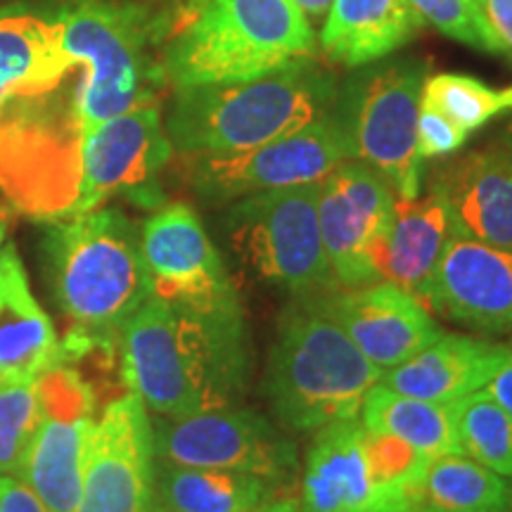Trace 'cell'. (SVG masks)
Instances as JSON below:
<instances>
[{
    "instance_id": "obj_1",
    "label": "cell",
    "mask_w": 512,
    "mask_h": 512,
    "mask_svg": "<svg viewBox=\"0 0 512 512\" xmlns=\"http://www.w3.org/2000/svg\"><path fill=\"white\" fill-rule=\"evenodd\" d=\"M126 387L162 418L240 406L252 375V339L240 297L195 306L152 297L119 335Z\"/></svg>"
},
{
    "instance_id": "obj_2",
    "label": "cell",
    "mask_w": 512,
    "mask_h": 512,
    "mask_svg": "<svg viewBox=\"0 0 512 512\" xmlns=\"http://www.w3.org/2000/svg\"><path fill=\"white\" fill-rule=\"evenodd\" d=\"M43 249L50 290L69 320L64 361L112 354L126 320L152 294L136 221L121 209L98 207L55 221Z\"/></svg>"
},
{
    "instance_id": "obj_3",
    "label": "cell",
    "mask_w": 512,
    "mask_h": 512,
    "mask_svg": "<svg viewBox=\"0 0 512 512\" xmlns=\"http://www.w3.org/2000/svg\"><path fill=\"white\" fill-rule=\"evenodd\" d=\"M316 50L294 0H181L162 15L159 67L174 88L254 79Z\"/></svg>"
},
{
    "instance_id": "obj_4",
    "label": "cell",
    "mask_w": 512,
    "mask_h": 512,
    "mask_svg": "<svg viewBox=\"0 0 512 512\" xmlns=\"http://www.w3.org/2000/svg\"><path fill=\"white\" fill-rule=\"evenodd\" d=\"M337 79L304 57L245 81L176 88L164 128L178 155L252 150L335 110Z\"/></svg>"
},
{
    "instance_id": "obj_5",
    "label": "cell",
    "mask_w": 512,
    "mask_h": 512,
    "mask_svg": "<svg viewBox=\"0 0 512 512\" xmlns=\"http://www.w3.org/2000/svg\"><path fill=\"white\" fill-rule=\"evenodd\" d=\"M380 377L382 370L358 351L318 297L294 299L280 316L264 389L287 430L318 432L330 422L356 418Z\"/></svg>"
},
{
    "instance_id": "obj_6",
    "label": "cell",
    "mask_w": 512,
    "mask_h": 512,
    "mask_svg": "<svg viewBox=\"0 0 512 512\" xmlns=\"http://www.w3.org/2000/svg\"><path fill=\"white\" fill-rule=\"evenodd\" d=\"M81 69L60 83L0 102V195L19 214L62 221L74 214L81 188Z\"/></svg>"
},
{
    "instance_id": "obj_7",
    "label": "cell",
    "mask_w": 512,
    "mask_h": 512,
    "mask_svg": "<svg viewBox=\"0 0 512 512\" xmlns=\"http://www.w3.org/2000/svg\"><path fill=\"white\" fill-rule=\"evenodd\" d=\"M62 46L81 69L79 112L83 131L157 102L162 15L128 0H72L57 10Z\"/></svg>"
},
{
    "instance_id": "obj_8",
    "label": "cell",
    "mask_w": 512,
    "mask_h": 512,
    "mask_svg": "<svg viewBox=\"0 0 512 512\" xmlns=\"http://www.w3.org/2000/svg\"><path fill=\"white\" fill-rule=\"evenodd\" d=\"M427 64L392 60L366 64L337 93L335 117L347 133L351 155L375 166L399 200L422 192L425 166L415 145Z\"/></svg>"
},
{
    "instance_id": "obj_9",
    "label": "cell",
    "mask_w": 512,
    "mask_h": 512,
    "mask_svg": "<svg viewBox=\"0 0 512 512\" xmlns=\"http://www.w3.org/2000/svg\"><path fill=\"white\" fill-rule=\"evenodd\" d=\"M226 230L242 264L275 290L306 299L339 287L320 238L318 183L242 197Z\"/></svg>"
},
{
    "instance_id": "obj_10",
    "label": "cell",
    "mask_w": 512,
    "mask_h": 512,
    "mask_svg": "<svg viewBox=\"0 0 512 512\" xmlns=\"http://www.w3.org/2000/svg\"><path fill=\"white\" fill-rule=\"evenodd\" d=\"M344 159H354L349 138L335 112H330L299 131L252 150L181 155L178 169L202 200L230 204L259 192L318 183Z\"/></svg>"
},
{
    "instance_id": "obj_11",
    "label": "cell",
    "mask_w": 512,
    "mask_h": 512,
    "mask_svg": "<svg viewBox=\"0 0 512 512\" xmlns=\"http://www.w3.org/2000/svg\"><path fill=\"white\" fill-rule=\"evenodd\" d=\"M152 430L155 456L162 463L252 472L280 486L297 472V446L271 420L249 408L159 418Z\"/></svg>"
},
{
    "instance_id": "obj_12",
    "label": "cell",
    "mask_w": 512,
    "mask_h": 512,
    "mask_svg": "<svg viewBox=\"0 0 512 512\" xmlns=\"http://www.w3.org/2000/svg\"><path fill=\"white\" fill-rule=\"evenodd\" d=\"M174 157L159 102L102 121L83 138L81 188L74 214H86L110 197H128L140 207L162 202L159 174Z\"/></svg>"
},
{
    "instance_id": "obj_13",
    "label": "cell",
    "mask_w": 512,
    "mask_h": 512,
    "mask_svg": "<svg viewBox=\"0 0 512 512\" xmlns=\"http://www.w3.org/2000/svg\"><path fill=\"white\" fill-rule=\"evenodd\" d=\"M396 192L375 166L344 159L318 181V226L339 287L380 280L377 254L394 221Z\"/></svg>"
},
{
    "instance_id": "obj_14",
    "label": "cell",
    "mask_w": 512,
    "mask_h": 512,
    "mask_svg": "<svg viewBox=\"0 0 512 512\" xmlns=\"http://www.w3.org/2000/svg\"><path fill=\"white\" fill-rule=\"evenodd\" d=\"M155 430L147 406L128 392L95 420L76 512H150L155 503Z\"/></svg>"
},
{
    "instance_id": "obj_15",
    "label": "cell",
    "mask_w": 512,
    "mask_h": 512,
    "mask_svg": "<svg viewBox=\"0 0 512 512\" xmlns=\"http://www.w3.org/2000/svg\"><path fill=\"white\" fill-rule=\"evenodd\" d=\"M140 249L152 297L195 306L238 299L219 249L190 204L171 202L159 207L140 226Z\"/></svg>"
},
{
    "instance_id": "obj_16",
    "label": "cell",
    "mask_w": 512,
    "mask_h": 512,
    "mask_svg": "<svg viewBox=\"0 0 512 512\" xmlns=\"http://www.w3.org/2000/svg\"><path fill=\"white\" fill-rule=\"evenodd\" d=\"M318 302L382 373L401 366L441 335L418 294L389 280L332 290L320 294Z\"/></svg>"
},
{
    "instance_id": "obj_17",
    "label": "cell",
    "mask_w": 512,
    "mask_h": 512,
    "mask_svg": "<svg viewBox=\"0 0 512 512\" xmlns=\"http://www.w3.org/2000/svg\"><path fill=\"white\" fill-rule=\"evenodd\" d=\"M422 302L470 330L512 332V252L456 235Z\"/></svg>"
},
{
    "instance_id": "obj_18",
    "label": "cell",
    "mask_w": 512,
    "mask_h": 512,
    "mask_svg": "<svg viewBox=\"0 0 512 512\" xmlns=\"http://www.w3.org/2000/svg\"><path fill=\"white\" fill-rule=\"evenodd\" d=\"M458 235L512 252V152L501 145L472 150L434 171Z\"/></svg>"
},
{
    "instance_id": "obj_19",
    "label": "cell",
    "mask_w": 512,
    "mask_h": 512,
    "mask_svg": "<svg viewBox=\"0 0 512 512\" xmlns=\"http://www.w3.org/2000/svg\"><path fill=\"white\" fill-rule=\"evenodd\" d=\"M62 363V339L31 292L15 245L0 252V387L36 382Z\"/></svg>"
},
{
    "instance_id": "obj_20",
    "label": "cell",
    "mask_w": 512,
    "mask_h": 512,
    "mask_svg": "<svg viewBox=\"0 0 512 512\" xmlns=\"http://www.w3.org/2000/svg\"><path fill=\"white\" fill-rule=\"evenodd\" d=\"M508 349L489 339L441 332L413 358L384 370L380 384L415 399L451 403L484 389L501 368Z\"/></svg>"
},
{
    "instance_id": "obj_21",
    "label": "cell",
    "mask_w": 512,
    "mask_h": 512,
    "mask_svg": "<svg viewBox=\"0 0 512 512\" xmlns=\"http://www.w3.org/2000/svg\"><path fill=\"white\" fill-rule=\"evenodd\" d=\"M361 418L320 427L306 451L302 475V512H373Z\"/></svg>"
},
{
    "instance_id": "obj_22",
    "label": "cell",
    "mask_w": 512,
    "mask_h": 512,
    "mask_svg": "<svg viewBox=\"0 0 512 512\" xmlns=\"http://www.w3.org/2000/svg\"><path fill=\"white\" fill-rule=\"evenodd\" d=\"M451 207L446 195L430 181L425 195L415 200H396L394 221L377 254L380 280L401 285L425 299L427 287L448 240L456 238Z\"/></svg>"
},
{
    "instance_id": "obj_23",
    "label": "cell",
    "mask_w": 512,
    "mask_h": 512,
    "mask_svg": "<svg viewBox=\"0 0 512 512\" xmlns=\"http://www.w3.org/2000/svg\"><path fill=\"white\" fill-rule=\"evenodd\" d=\"M425 27L408 0H332L320 48L349 69L387 60Z\"/></svg>"
},
{
    "instance_id": "obj_24",
    "label": "cell",
    "mask_w": 512,
    "mask_h": 512,
    "mask_svg": "<svg viewBox=\"0 0 512 512\" xmlns=\"http://www.w3.org/2000/svg\"><path fill=\"white\" fill-rule=\"evenodd\" d=\"M74 67L64 53L57 12L48 15L27 5L0 8V102L55 86Z\"/></svg>"
},
{
    "instance_id": "obj_25",
    "label": "cell",
    "mask_w": 512,
    "mask_h": 512,
    "mask_svg": "<svg viewBox=\"0 0 512 512\" xmlns=\"http://www.w3.org/2000/svg\"><path fill=\"white\" fill-rule=\"evenodd\" d=\"M95 418H43L19 479L27 482L48 512H76L83 494V472Z\"/></svg>"
},
{
    "instance_id": "obj_26",
    "label": "cell",
    "mask_w": 512,
    "mask_h": 512,
    "mask_svg": "<svg viewBox=\"0 0 512 512\" xmlns=\"http://www.w3.org/2000/svg\"><path fill=\"white\" fill-rule=\"evenodd\" d=\"M280 484L238 470L183 467L157 460L155 501L174 512H249L273 498Z\"/></svg>"
},
{
    "instance_id": "obj_27",
    "label": "cell",
    "mask_w": 512,
    "mask_h": 512,
    "mask_svg": "<svg viewBox=\"0 0 512 512\" xmlns=\"http://www.w3.org/2000/svg\"><path fill=\"white\" fill-rule=\"evenodd\" d=\"M361 422L368 432L392 434L430 458L463 456L453 401L415 399L377 382L363 399Z\"/></svg>"
},
{
    "instance_id": "obj_28",
    "label": "cell",
    "mask_w": 512,
    "mask_h": 512,
    "mask_svg": "<svg viewBox=\"0 0 512 512\" xmlns=\"http://www.w3.org/2000/svg\"><path fill=\"white\" fill-rule=\"evenodd\" d=\"M420 508L430 512H512V482L467 456L434 458Z\"/></svg>"
},
{
    "instance_id": "obj_29",
    "label": "cell",
    "mask_w": 512,
    "mask_h": 512,
    "mask_svg": "<svg viewBox=\"0 0 512 512\" xmlns=\"http://www.w3.org/2000/svg\"><path fill=\"white\" fill-rule=\"evenodd\" d=\"M370 482H373V512L420 510L422 482L432 460L427 453L392 437V434H363Z\"/></svg>"
},
{
    "instance_id": "obj_30",
    "label": "cell",
    "mask_w": 512,
    "mask_h": 512,
    "mask_svg": "<svg viewBox=\"0 0 512 512\" xmlns=\"http://www.w3.org/2000/svg\"><path fill=\"white\" fill-rule=\"evenodd\" d=\"M463 456L512 482V415L484 389L453 401Z\"/></svg>"
},
{
    "instance_id": "obj_31",
    "label": "cell",
    "mask_w": 512,
    "mask_h": 512,
    "mask_svg": "<svg viewBox=\"0 0 512 512\" xmlns=\"http://www.w3.org/2000/svg\"><path fill=\"white\" fill-rule=\"evenodd\" d=\"M422 102L439 110L463 131L472 133L512 110V86L491 88L467 74H432L422 86Z\"/></svg>"
},
{
    "instance_id": "obj_32",
    "label": "cell",
    "mask_w": 512,
    "mask_h": 512,
    "mask_svg": "<svg viewBox=\"0 0 512 512\" xmlns=\"http://www.w3.org/2000/svg\"><path fill=\"white\" fill-rule=\"evenodd\" d=\"M41 422L34 382L0 387V475H19Z\"/></svg>"
},
{
    "instance_id": "obj_33",
    "label": "cell",
    "mask_w": 512,
    "mask_h": 512,
    "mask_svg": "<svg viewBox=\"0 0 512 512\" xmlns=\"http://www.w3.org/2000/svg\"><path fill=\"white\" fill-rule=\"evenodd\" d=\"M34 384L43 418H95V392L76 368L60 363L38 377Z\"/></svg>"
},
{
    "instance_id": "obj_34",
    "label": "cell",
    "mask_w": 512,
    "mask_h": 512,
    "mask_svg": "<svg viewBox=\"0 0 512 512\" xmlns=\"http://www.w3.org/2000/svg\"><path fill=\"white\" fill-rule=\"evenodd\" d=\"M408 5L422 19V24H430L465 46L494 53L479 17L477 0H408Z\"/></svg>"
},
{
    "instance_id": "obj_35",
    "label": "cell",
    "mask_w": 512,
    "mask_h": 512,
    "mask_svg": "<svg viewBox=\"0 0 512 512\" xmlns=\"http://www.w3.org/2000/svg\"><path fill=\"white\" fill-rule=\"evenodd\" d=\"M470 133L463 131L458 124L444 117L434 107L420 105L418 114V131H415V145H418V155L422 159H439L456 155Z\"/></svg>"
},
{
    "instance_id": "obj_36",
    "label": "cell",
    "mask_w": 512,
    "mask_h": 512,
    "mask_svg": "<svg viewBox=\"0 0 512 512\" xmlns=\"http://www.w3.org/2000/svg\"><path fill=\"white\" fill-rule=\"evenodd\" d=\"M477 8L491 50L512 57V0H477Z\"/></svg>"
},
{
    "instance_id": "obj_37",
    "label": "cell",
    "mask_w": 512,
    "mask_h": 512,
    "mask_svg": "<svg viewBox=\"0 0 512 512\" xmlns=\"http://www.w3.org/2000/svg\"><path fill=\"white\" fill-rule=\"evenodd\" d=\"M0 512H48L27 482L15 475H0Z\"/></svg>"
},
{
    "instance_id": "obj_38",
    "label": "cell",
    "mask_w": 512,
    "mask_h": 512,
    "mask_svg": "<svg viewBox=\"0 0 512 512\" xmlns=\"http://www.w3.org/2000/svg\"><path fill=\"white\" fill-rule=\"evenodd\" d=\"M484 392L512 415V344L508 349V356L503 358L501 368H498L494 377L486 382Z\"/></svg>"
},
{
    "instance_id": "obj_39",
    "label": "cell",
    "mask_w": 512,
    "mask_h": 512,
    "mask_svg": "<svg viewBox=\"0 0 512 512\" xmlns=\"http://www.w3.org/2000/svg\"><path fill=\"white\" fill-rule=\"evenodd\" d=\"M294 5L302 10V15L309 19L311 24H318L323 22L325 15H328L332 0H294Z\"/></svg>"
},
{
    "instance_id": "obj_40",
    "label": "cell",
    "mask_w": 512,
    "mask_h": 512,
    "mask_svg": "<svg viewBox=\"0 0 512 512\" xmlns=\"http://www.w3.org/2000/svg\"><path fill=\"white\" fill-rule=\"evenodd\" d=\"M249 512H302V505L294 498H268Z\"/></svg>"
},
{
    "instance_id": "obj_41",
    "label": "cell",
    "mask_w": 512,
    "mask_h": 512,
    "mask_svg": "<svg viewBox=\"0 0 512 512\" xmlns=\"http://www.w3.org/2000/svg\"><path fill=\"white\" fill-rule=\"evenodd\" d=\"M5 238H8V209L0 204V252L5 247Z\"/></svg>"
},
{
    "instance_id": "obj_42",
    "label": "cell",
    "mask_w": 512,
    "mask_h": 512,
    "mask_svg": "<svg viewBox=\"0 0 512 512\" xmlns=\"http://www.w3.org/2000/svg\"><path fill=\"white\" fill-rule=\"evenodd\" d=\"M503 145L508 147V150L512 152V121H510V126H508V131H505V138H503Z\"/></svg>"
},
{
    "instance_id": "obj_43",
    "label": "cell",
    "mask_w": 512,
    "mask_h": 512,
    "mask_svg": "<svg viewBox=\"0 0 512 512\" xmlns=\"http://www.w3.org/2000/svg\"><path fill=\"white\" fill-rule=\"evenodd\" d=\"M150 512H174V510H166V508H152Z\"/></svg>"
},
{
    "instance_id": "obj_44",
    "label": "cell",
    "mask_w": 512,
    "mask_h": 512,
    "mask_svg": "<svg viewBox=\"0 0 512 512\" xmlns=\"http://www.w3.org/2000/svg\"><path fill=\"white\" fill-rule=\"evenodd\" d=\"M415 512H430V510H422V508H420V510H415Z\"/></svg>"
}]
</instances>
